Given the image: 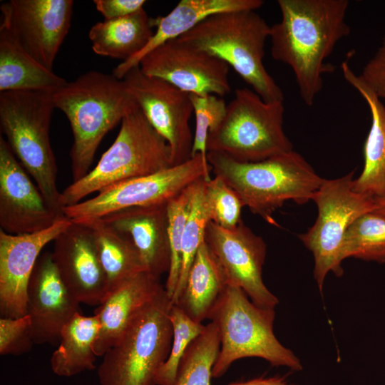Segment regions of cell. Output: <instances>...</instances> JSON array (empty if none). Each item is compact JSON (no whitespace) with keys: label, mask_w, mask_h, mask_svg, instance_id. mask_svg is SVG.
I'll list each match as a JSON object with an SVG mask.
<instances>
[{"label":"cell","mask_w":385,"mask_h":385,"mask_svg":"<svg viewBox=\"0 0 385 385\" xmlns=\"http://www.w3.org/2000/svg\"><path fill=\"white\" fill-rule=\"evenodd\" d=\"M281 20L270 26L271 56L289 66L302 100L314 104L323 75L334 66L325 63L337 43L350 33L346 21L348 0H278Z\"/></svg>","instance_id":"1"},{"label":"cell","mask_w":385,"mask_h":385,"mask_svg":"<svg viewBox=\"0 0 385 385\" xmlns=\"http://www.w3.org/2000/svg\"><path fill=\"white\" fill-rule=\"evenodd\" d=\"M56 108L67 117L73 135V182L88 174L104 136L139 107L123 80L98 71L83 73L53 93Z\"/></svg>","instance_id":"2"},{"label":"cell","mask_w":385,"mask_h":385,"mask_svg":"<svg viewBox=\"0 0 385 385\" xmlns=\"http://www.w3.org/2000/svg\"><path fill=\"white\" fill-rule=\"evenodd\" d=\"M211 171L239 196L244 206L276 225L273 212L284 202L312 200L324 179L297 152L283 153L257 162H239L218 152H207Z\"/></svg>","instance_id":"3"},{"label":"cell","mask_w":385,"mask_h":385,"mask_svg":"<svg viewBox=\"0 0 385 385\" xmlns=\"http://www.w3.org/2000/svg\"><path fill=\"white\" fill-rule=\"evenodd\" d=\"M270 34V26L255 10H240L213 14L177 38L224 61L265 101H283L263 63Z\"/></svg>","instance_id":"4"},{"label":"cell","mask_w":385,"mask_h":385,"mask_svg":"<svg viewBox=\"0 0 385 385\" xmlns=\"http://www.w3.org/2000/svg\"><path fill=\"white\" fill-rule=\"evenodd\" d=\"M53 93H0V126L19 162L32 176L48 204L64 215L56 184L57 166L50 142Z\"/></svg>","instance_id":"5"},{"label":"cell","mask_w":385,"mask_h":385,"mask_svg":"<svg viewBox=\"0 0 385 385\" xmlns=\"http://www.w3.org/2000/svg\"><path fill=\"white\" fill-rule=\"evenodd\" d=\"M274 318V309L255 304L240 287L230 284L209 318L216 325L220 339L212 376H222L234 361L246 357L302 371L299 358L277 339Z\"/></svg>","instance_id":"6"},{"label":"cell","mask_w":385,"mask_h":385,"mask_svg":"<svg viewBox=\"0 0 385 385\" xmlns=\"http://www.w3.org/2000/svg\"><path fill=\"white\" fill-rule=\"evenodd\" d=\"M171 166L168 143L138 108L122 120L116 138L96 167L61 192V204L75 205L94 192Z\"/></svg>","instance_id":"7"},{"label":"cell","mask_w":385,"mask_h":385,"mask_svg":"<svg viewBox=\"0 0 385 385\" xmlns=\"http://www.w3.org/2000/svg\"><path fill=\"white\" fill-rule=\"evenodd\" d=\"M172 304L164 288L139 312L103 356L98 369L101 385H156L172 344Z\"/></svg>","instance_id":"8"},{"label":"cell","mask_w":385,"mask_h":385,"mask_svg":"<svg viewBox=\"0 0 385 385\" xmlns=\"http://www.w3.org/2000/svg\"><path fill=\"white\" fill-rule=\"evenodd\" d=\"M283 101L266 102L254 91L237 88L220 123L207 138V153L257 162L292 150L283 130Z\"/></svg>","instance_id":"9"},{"label":"cell","mask_w":385,"mask_h":385,"mask_svg":"<svg viewBox=\"0 0 385 385\" xmlns=\"http://www.w3.org/2000/svg\"><path fill=\"white\" fill-rule=\"evenodd\" d=\"M353 175L351 172L341 178L324 179L312 198L317 207L316 221L299 235L313 255L314 277L320 292L328 273L337 277L344 273L343 245L347 230L357 218L372 212L375 207L372 197L353 190Z\"/></svg>","instance_id":"10"},{"label":"cell","mask_w":385,"mask_h":385,"mask_svg":"<svg viewBox=\"0 0 385 385\" xmlns=\"http://www.w3.org/2000/svg\"><path fill=\"white\" fill-rule=\"evenodd\" d=\"M210 172L207 158L197 154L182 164L104 189L63 212L73 222L87 223L120 210L168 202L196 181L210 180Z\"/></svg>","instance_id":"11"},{"label":"cell","mask_w":385,"mask_h":385,"mask_svg":"<svg viewBox=\"0 0 385 385\" xmlns=\"http://www.w3.org/2000/svg\"><path fill=\"white\" fill-rule=\"evenodd\" d=\"M122 80L150 124L168 143L173 166L190 160L194 137L190 126L193 113L190 94L145 74L139 66L130 69Z\"/></svg>","instance_id":"12"},{"label":"cell","mask_w":385,"mask_h":385,"mask_svg":"<svg viewBox=\"0 0 385 385\" xmlns=\"http://www.w3.org/2000/svg\"><path fill=\"white\" fill-rule=\"evenodd\" d=\"M72 0H10L1 4L0 29L46 68L56 56L71 27Z\"/></svg>","instance_id":"13"},{"label":"cell","mask_w":385,"mask_h":385,"mask_svg":"<svg viewBox=\"0 0 385 385\" xmlns=\"http://www.w3.org/2000/svg\"><path fill=\"white\" fill-rule=\"evenodd\" d=\"M139 67L146 75L164 80L189 94L230 93V66L222 59L178 38L147 53Z\"/></svg>","instance_id":"14"},{"label":"cell","mask_w":385,"mask_h":385,"mask_svg":"<svg viewBox=\"0 0 385 385\" xmlns=\"http://www.w3.org/2000/svg\"><path fill=\"white\" fill-rule=\"evenodd\" d=\"M205 242L220 264L229 284L240 287L255 304L274 309L279 299L262 278L267 245L260 236L242 221L232 229L222 228L210 221Z\"/></svg>","instance_id":"15"},{"label":"cell","mask_w":385,"mask_h":385,"mask_svg":"<svg viewBox=\"0 0 385 385\" xmlns=\"http://www.w3.org/2000/svg\"><path fill=\"white\" fill-rule=\"evenodd\" d=\"M36 186L1 135V230L11 235L35 233L65 216L51 207Z\"/></svg>","instance_id":"16"},{"label":"cell","mask_w":385,"mask_h":385,"mask_svg":"<svg viewBox=\"0 0 385 385\" xmlns=\"http://www.w3.org/2000/svg\"><path fill=\"white\" fill-rule=\"evenodd\" d=\"M72 222L63 216L35 233L11 235L0 229V312L2 317L26 314L30 277L43 247Z\"/></svg>","instance_id":"17"},{"label":"cell","mask_w":385,"mask_h":385,"mask_svg":"<svg viewBox=\"0 0 385 385\" xmlns=\"http://www.w3.org/2000/svg\"><path fill=\"white\" fill-rule=\"evenodd\" d=\"M80 302L63 281L52 254L40 255L27 290L26 314L34 344H56L63 326L79 312Z\"/></svg>","instance_id":"18"},{"label":"cell","mask_w":385,"mask_h":385,"mask_svg":"<svg viewBox=\"0 0 385 385\" xmlns=\"http://www.w3.org/2000/svg\"><path fill=\"white\" fill-rule=\"evenodd\" d=\"M53 242L52 257L68 289L80 303L99 305L108 283L91 228L72 222Z\"/></svg>","instance_id":"19"},{"label":"cell","mask_w":385,"mask_h":385,"mask_svg":"<svg viewBox=\"0 0 385 385\" xmlns=\"http://www.w3.org/2000/svg\"><path fill=\"white\" fill-rule=\"evenodd\" d=\"M168 202L126 208L100 218L132 240L145 271L159 279L170 266Z\"/></svg>","instance_id":"20"},{"label":"cell","mask_w":385,"mask_h":385,"mask_svg":"<svg viewBox=\"0 0 385 385\" xmlns=\"http://www.w3.org/2000/svg\"><path fill=\"white\" fill-rule=\"evenodd\" d=\"M165 287L147 271L126 279L107 293L95 309L100 329L94 344L103 356L123 335L139 312Z\"/></svg>","instance_id":"21"},{"label":"cell","mask_w":385,"mask_h":385,"mask_svg":"<svg viewBox=\"0 0 385 385\" xmlns=\"http://www.w3.org/2000/svg\"><path fill=\"white\" fill-rule=\"evenodd\" d=\"M263 4L262 0H181L167 15L153 19L157 29L149 42L139 53L119 63L112 74L122 80L130 69L139 65L147 53L183 36L213 14L240 10L256 11Z\"/></svg>","instance_id":"22"},{"label":"cell","mask_w":385,"mask_h":385,"mask_svg":"<svg viewBox=\"0 0 385 385\" xmlns=\"http://www.w3.org/2000/svg\"><path fill=\"white\" fill-rule=\"evenodd\" d=\"M346 81L366 102L371 125L364 146V165L361 175L352 182L353 190L372 197L385 199V106L361 75L351 69L348 59L341 64Z\"/></svg>","instance_id":"23"},{"label":"cell","mask_w":385,"mask_h":385,"mask_svg":"<svg viewBox=\"0 0 385 385\" xmlns=\"http://www.w3.org/2000/svg\"><path fill=\"white\" fill-rule=\"evenodd\" d=\"M227 278L205 242L199 247L184 287L173 304L192 320L202 323L222 298Z\"/></svg>","instance_id":"24"},{"label":"cell","mask_w":385,"mask_h":385,"mask_svg":"<svg viewBox=\"0 0 385 385\" xmlns=\"http://www.w3.org/2000/svg\"><path fill=\"white\" fill-rule=\"evenodd\" d=\"M153 26V19L143 8L123 18L97 22L88 37L95 53L125 62L145 48L154 34Z\"/></svg>","instance_id":"25"},{"label":"cell","mask_w":385,"mask_h":385,"mask_svg":"<svg viewBox=\"0 0 385 385\" xmlns=\"http://www.w3.org/2000/svg\"><path fill=\"white\" fill-rule=\"evenodd\" d=\"M67 81L24 51L0 29V92L41 91L53 93Z\"/></svg>","instance_id":"26"},{"label":"cell","mask_w":385,"mask_h":385,"mask_svg":"<svg viewBox=\"0 0 385 385\" xmlns=\"http://www.w3.org/2000/svg\"><path fill=\"white\" fill-rule=\"evenodd\" d=\"M100 329L96 314L76 313L63 326L58 348L51 357L53 372L60 376H72L95 369L94 344Z\"/></svg>","instance_id":"27"},{"label":"cell","mask_w":385,"mask_h":385,"mask_svg":"<svg viewBox=\"0 0 385 385\" xmlns=\"http://www.w3.org/2000/svg\"><path fill=\"white\" fill-rule=\"evenodd\" d=\"M82 224L88 225L93 231L98 257L107 279L108 292L126 279L145 271L139 252L128 235L102 219Z\"/></svg>","instance_id":"28"},{"label":"cell","mask_w":385,"mask_h":385,"mask_svg":"<svg viewBox=\"0 0 385 385\" xmlns=\"http://www.w3.org/2000/svg\"><path fill=\"white\" fill-rule=\"evenodd\" d=\"M220 348L218 329L210 322L186 350L174 385H210L212 371Z\"/></svg>","instance_id":"29"},{"label":"cell","mask_w":385,"mask_h":385,"mask_svg":"<svg viewBox=\"0 0 385 385\" xmlns=\"http://www.w3.org/2000/svg\"><path fill=\"white\" fill-rule=\"evenodd\" d=\"M205 180L200 179L191 186L190 210L182 236L181 270L177 287L171 299L173 304L184 287L200 246L205 242L206 228L210 222L205 194Z\"/></svg>","instance_id":"30"},{"label":"cell","mask_w":385,"mask_h":385,"mask_svg":"<svg viewBox=\"0 0 385 385\" xmlns=\"http://www.w3.org/2000/svg\"><path fill=\"white\" fill-rule=\"evenodd\" d=\"M343 255L344 260L354 257L385 263V218L374 212L357 218L346 233Z\"/></svg>","instance_id":"31"},{"label":"cell","mask_w":385,"mask_h":385,"mask_svg":"<svg viewBox=\"0 0 385 385\" xmlns=\"http://www.w3.org/2000/svg\"><path fill=\"white\" fill-rule=\"evenodd\" d=\"M169 317L173 328L172 344L168 357L157 374L156 385H174L186 350L205 326L192 320L175 304L170 307Z\"/></svg>","instance_id":"32"},{"label":"cell","mask_w":385,"mask_h":385,"mask_svg":"<svg viewBox=\"0 0 385 385\" xmlns=\"http://www.w3.org/2000/svg\"><path fill=\"white\" fill-rule=\"evenodd\" d=\"M192 185L168 202L170 266L164 287L170 299L180 274L182 236L190 210Z\"/></svg>","instance_id":"33"},{"label":"cell","mask_w":385,"mask_h":385,"mask_svg":"<svg viewBox=\"0 0 385 385\" xmlns=\"http://www.w3.org/2000/svg\"><path fill=\"white\" fill-rule=\"evenodd\" d=\"M205 194L210 221L232 229L241 221L244 205L237 194L220 177L205 180Z\"/></svg>","instance_id":"34"},{"label":"cell","mask_w":385,"mask_h":385,"mask_svg":"<svg viewBox=\"0 0 385 385\" xmlns=\"http://www.w3.org/2000/svg\"><path fill=\"white\" fill-rule=\"evenodd\" d=\"M190 97L195 120L192 156L201 154L207 158V135L222 120L227 104L222 97L215 94H190Z\"/></svg>","instance_id":"35"},{"label":"cell","mask_w":385,"mask_h":385,"mask_svg":"<svg viewBox=\"0 0 385 385\" xmlns=\"http://www.w3.org/2000/svg\"><path fill=\"white\" fill-rule=\"evenodd\" d=\"M34 344L28 314L0 319V354L19 355L30 351Z\"/></svg>","instance_id":"36"},{"label":"cell","mask_w":385,"mask_h":385,"mask_svg":"<svg viewBox=\"0 0 385 385\" xmlns=\"http://www.w3.org/2000/svg\"><path fill=\"white\" fill-rule=\"evenodd\" d=\"M360 75L378 97L385 98V32L380 45Z\"/></svg>","instance_id":"37"},{"label":"cell","mask_w":385,"mask_h":385,"mask_svg":"<svg viewBox=\"0 0 385 385\" xmlns=\"http://www.w3.org/2000/svg\"><path fill=\"white\" fill-rule=\"evenodd\" d=\"M145 0H94L96 9L105 21L129 16L143 8Z\"/></svg>","instance_id":"38"},{"label":"cell","mask_w":385,"mask_h":385,"mask_svg":"<svg viewBox=\"0 0 385 385\" xmlns=\"http://www.w3.org/2000/svg\"><path fill=\"white\" fill-rule=\"evenodd\" d=\"M228 385H291L284 376H260L245 381H237Z\"/></svg>","instance_id":"39"},{"label":"cell","mask_w":385,"mask_h":385,"mask_svg":"<svg viewBox=\"0 0 385 385\" xmlns=\"http://www.w3.org/2000/svg\"><path fill=\"white\" fill-rule=\"evenodd\" d=\"M375 207L372 212L385 218V199L374 200Z\"/></svg>","instance_id":"40"}]
</instances>
